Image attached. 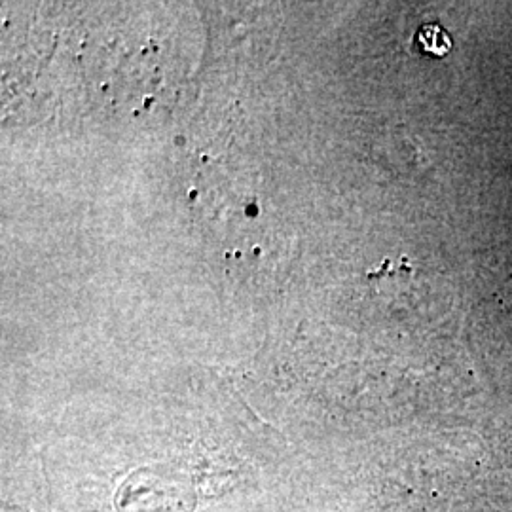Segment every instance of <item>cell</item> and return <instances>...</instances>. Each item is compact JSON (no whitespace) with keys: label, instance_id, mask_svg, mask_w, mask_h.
I'll return each instance as SVG.
<instances>
[{"label":"cell","instance_id":"6da1fadb","mask_svg":"<svg viewBox=\"0 0 512 512\" xmlns=\"http://www.w3.org/2000/svg\"><path fill=\"white\" fill-rule=\"evenodd\" d=\"M416 42H418L421 52L425 55L444 57L452 50V38L440 25H435V23L423 25L418 31Z\"/></svg>","mask_w":512,"mask_h":512}]
</instances>
